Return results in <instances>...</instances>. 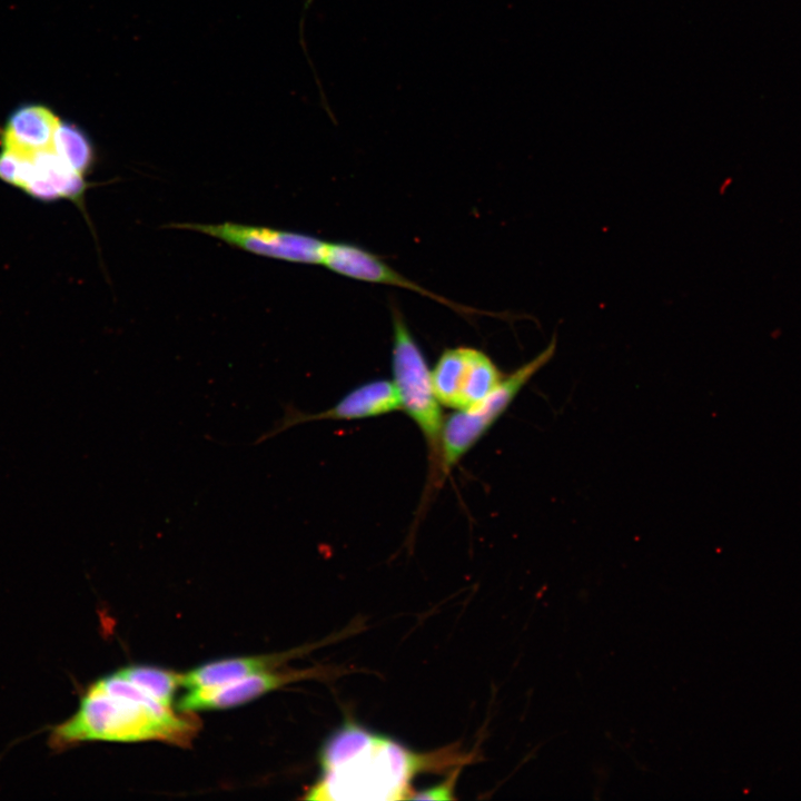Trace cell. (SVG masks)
<instances>
[{"label":"cell","mask_w":801,"mask_h":801,"mask_svg":"<svg viewBox=\"0 0 801 801\" xmlns=\"http://www.w3.org/2000/svg\"><path fill=\"white\" fill-rule=\"evenodd\" d=\"M174 227L197 230L244 250L293 263L322 264L326 241L305 234L225 222L182 224Z\"/></svg>","instance_id":"cell-5"},{"label":"cell","mask_w":801,"mask_h":801,"mask_svg":"<svg viewBox=\"0 0 801 801\" xmlns=\"http://www.w3.org/2000/svg\"><path fill=\"white\" fill-rule=\"evenodd\" d=\"M459 768L453 771L443 782L415 792L409 797L411 800H453L454 787L458 777Z\"/></svg>","instance_id":"cell-16"},{"label":"cell","mask_w":801,"mask_h":801,"mask_svg":"<svg viewBox=\"0 0 801 801\" xmlns=\"http://www.w3.org/2000/svg\"><path fill=\"white\" fill-rule=\"evenodd\" d=\"M318 676L316 670H277L258 672L220 686L192 689L180 698L178 709L192 713L202 710L234 708L257 699L288 683Z\"/></svg>","instance_id":"cell-8"},{"label":"cell","mask_w":801,"mask_h":801,"mask_svg":"<svg viewBox=\"0 0 801 801\" xmlns=\"http://www.w3.org/2000/svg\"><path fill=\"white\" fill-rule=\"evenodd\" d=\"M16 154L14 187L43 201L59 198L79 201L82 197L87 187L83 175L70 167L52 147L32 154Z\"/></svg>","instance_id":"cell-7"},{"label":"cell","mask_w":801,"mask_h":801,"mask_svg":"<svg viewBox=\"0 0 801 801\" xmlns=\"http://www.w3.org/2000/svg\"><path fill=\"white\" fill-rule=\"evenodd\" d=\"M556 339L533 359L504 377L478 405L457 411L443 423L437 463L442 473L453 467L506 411L526 383L554 356Z\"/></svg>","instance_id":"cell-3"},{"label":"cell","mask_w":801,"mask_h":801,"mask_svg":"<svg viewBox=\"0 0 801 801\" xmlns=\"http://www.w3.org/2000/svg\"><path fill=\"white\" fill-rule=\"evenodd\" d=\"M503 378L497 366L486 354L468 347L457 411L469 409L482 403Z\"/></svg>","instance_id":"cell-12"},{"label":"cell","mask_w":801,"mask_h":801,"mask_svg":"<svg viewBox=\"0 0 801 801\" xmlns=\"http://www.w3.org/2000/svg\"><path fill=\"white\" fill-rule=\"evenodd\" d=\"M393 329L392 367L402 409L416 423L426 438L431 455L437 459L444 422L432 373L397 310L393 312Z\"/></svg>","instance_id":"cell-4"},{"label":"cell","mask_w":801,"mask_h":801,"mask_svg":"<svg viewBox=\"0 0 801 801\" xmlns=\"http://www.w3.org/2000/svg\"><path fill=\"white\" fill-rule=\"evenodd\" d=\"M322 265L349 278L411 289L463 314H474L478 312L461 306L418 286L416 283L396 273L379 257L356 245L327 243Z\"/></svg>","instance_id":"cell-9"},{"label":"cell","mask_w":801,"mask_h":801,"mask_svg":"<svg viewBox=\"0 0 801 801\" xmlns=\"http://www.w3.org/2000/svg\"><path fill=\"white\" fill-rule=\"evenodd\" d=\"M458 756L416 753L397 741L347 721L319 752L322 774L308 800H403L412 794L416 774L452 764Z\"/></svg>","instance_id":"cell-1"},{"label":"cell","mask_w":801,"mask_h":801,"mask_svg":"<svg viewBox=\"0 0 801 801\" xmlns=\"http://www.w3.org/2000/svg\"><path fill=\"white\" fill-rule=\"evenodd\" d=\"M59 123V118L44 106H21L9 116L2 130V148L21 154L51 148Z\"/></svg>","instance_id":"cell-10"},{"label":"cell","mask_w":801,"mask_h":801,"mask_svg":"<svg viewBox=\"0 0 801 801\" xmlns=\"http://www.w3.org/2000/svg\"><path fill=\"white\" fill-rule=\"evenodd\" d=\"M467 348L456 347L444 350L432 372L433 388L438 402L454 409L459 407Z\"/></svg>","instance_id":"cell-13"},{"label":"cell","mask_w":801,"mask_h":801,"mask_svg":"<svg viewBox=\"0 0 801 801\" xmlns=\"http://www.w3.org/2000/svg\"><path fill=\"white\" fill-rule=\"evenodd\" d=\"M303 652L301 650H294L275 654L211 661L180 674V684L189 690L220 686L258 672L277 669L288 659Z\"/></svg>","instance_id":"cell-11"},{"label":"cell","mask_w":801,"mask_h":801,"mask_svg":"<svg viewBox=\"0 0 801 801\" xmlns=\"http://www.w3.org/2000/svg\"><path fill=\"white\" fill-rule=\"evenodd\" d=\"M199 722L189 712L180 714L160 703H147L103 692L89 685L78 710L49 731L48 744L61 752L88 741H164L187 745Z\"/></svg>","instance_id":"cell-2"},{"label":"cell","mask_w":801,"mask_h":801,"mask_svg":"<svg viewBox=\"0 0 801 801\" xmlns=\"http://www.w3.org/2000/svg\"><path fill=\"white\" fill-rule=\"evenodd\" d=\"M53 150L76 171L86 175L93 161V151L87 136L76 126L60 121L55 134Z\"/></svg>","instance_id":"cell-15"},{"label":"cell","mask_w":801,"mask_h":801,"mask_svg":"<svg viewBox=\"0 0 801 801\" xmlns=\"http://www.w3.org/2000/svg\"><path fill=\"white\" fill-rule=\"evenodd\" d=\"M115 673L146 691L167 708H171L172 698L180 684V674L155 666L131 665Z\"/></svg>","instance_id":"cell-14"},{"label":"cell","mask_w":801,"mask_h":801,"mask_svg":"<svg viewBox=\"0 0 801 801\" xmlns=\"http://www.w3.org/2000/svg\"><path fill=\"white\" fill-rule=\"evenodd\" d=\"M402 409L399 396L394 382L375 379L364 383L345 396L333 407L317 413L305 414L296 409H288L285 416L275 426L263 434L255 444L261 443L285 429L310 421L320 419H360L387 414Z\"/></svg>","instance_id":"cell-6"}]
</instances>
